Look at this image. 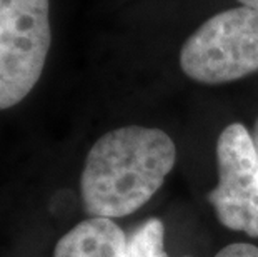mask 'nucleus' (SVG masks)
<instances>
[{
    "label": "nucleus",
    "instance_id": "obj_1",
    "mask_svg": "<svg viewBox=\"0 0 258 257\" xmlns=\"http://www.w3.org/2000/svg\"><path fill=\"white\" fill-rule=\"evenodd\" d=\"M177 147L160 129L127 125L92 145L80 177L87 214L117 219L144 207L165 182Z\"/></svg>",
    "mask_w": 258,
    "mask_h": 257
},
{
    "label": "nucleus",
    "instance_id": "obj_2",
    "mask_svg": "<svg viewBox=\"0 0 258 257\" xmlns=\"http://www.w3.org/2000/svg\"><path fill=\"white\" fill-rule=\"evenodd\" d=\"M180 67L208 85L258 72V10L241 5L210 17L185 40Z\"/></svg>",
    "mask_w": 258,
    "mask_h": 257
},
{
    "label": "nucleus",
    "instance_id": "obj_3",
    "mask_svg": "<svg viewBox=\"0 0 258 257\" xmlns=\"http://www.w3.org/2000/svg\"><path fill=\"white\" fill-rule=\"evenodd\" d=\"M48 0H0V111L30 94L45 67L52 30Z\"/></svg>",
    "mask_w": 258,
    "mask_h": 257
},
{
    "label": "nucleus",
    "instance_id": "obj_4",
    "mask_svg": "<svg viewBox=\"0 0 258 257\" xmlns=\"http://www.w3.org/2000/svg\"><path fill=\"white\" fill-rule=\"evenodd\" d=\"M218 184L208 202L230 231L258 237V156L243 124L227 125L217 140Z\"/></svg>",
    "mask_w": 258,
    "mask_h": 257
},
{
    "label": "nucleus",
    "instance_id": "obj_5",
    "mask_svg": "<svg viewBox=\"0 0 258 257\" xmlns=\"http://www.w3.org/2000/svg\"><path fill=\"white\" fill-rule=\"evenodd\" d=\"M127 237L113 219L90 217L60 237L53 257H125Z\"/></svg>",
    "mask_w": 258,
    "mask_h": 257
},
{
    "label": "nucleus",
    "instance_id": "obj_6",
    "mask_svg": "<svg viewBox=\"0 0 258 257\" xmlns=\"http://www.w3.org/2000/svg\"><path fill=\"white\" fill-rule=\"evenodd\" d=\"M165 227L160 219H148L127 237L125 257H168L165 252Z\"/></svg>",
    "mask_w": 258,
    "mask_h": 257
},
{
    "label": "nucleus",
    "instance_id": "obj_7",
    "mask_svg": "<svg viewBox=\"0 0 258 257\" xmlns=\"http://www.w3.org/2000/svg\"><path fill=\"white\" fill-rule=\"evenodd\" d=\"M215 257H258V247L253 244L235 242L223 247Z\"/></svg>",
    "mask_w": 258,
    "mask_h": 257
},
{
    "label": "nucleus",
    "instance_id": "obj_8",
    "mask_svg": "<svg viewBox=\"0 0 258 257\" xmlns=\"http://www.w3.org/2000/svg\"><path fill=\"white\" fill-rule=\"evenodd\" d=\"M238 2L243 5V7H248V9H253L258 10V0H238Z\"/></svg>",
    "mask_w": 258,
    "mask_h": 257
},
{
    "label": "nucleus",
    "instance_id": "obj_9",
    "mask_svg": "<svg viewBox=\"0 0 258 257\" xmlns=\"http://www.w3.org/2000/svg\"><path fill=\"white\" fill-rule=\"evenodd\" d=\"M251 139H253V144H255V150H256V156H258V119L253 125V132H251Z\"/></svg>",
    "mask_w": 258,
    "mask_h": 257
}]
</instances>
